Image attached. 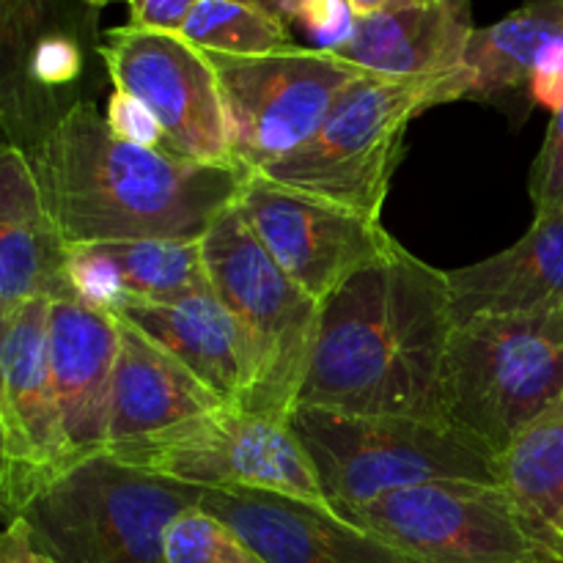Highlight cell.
Returning a JSON list of instances; mask_svg holds the SVG:
<instances>
[{
  "mask_svg": "<svg viewBox=\"0 0 563 563\" xmlns=\"http://www.w3.org/2000/svg\"><path fill=\"white\" fill-rule=\"evenodd\" d=\"M201 498L102 451L66 467L16 520L55 563H165V531Z\"/></svg>",
  "mask_w": 563,
  "mask_h": 563,
  "instance_id": "4",
  "label": "cell"
},
{
  "mask_svg": "<svg viewBox=\"0 0 563 563\" xmlns=\"http://www.w3.org/2000/svg\"><path fill=\"white\" fill-rule=\"evenodd\" d=\"M27 157L66 247L201 240L236 207L247 176L121 141L91 102L66 108Z\"/></svg>",
  "mask_w": 563,
  "mask_h": 563,
  "instance_id": "1",
  "label": "cell"
},
{
  "mask_svg": "<svg viewBox=\"0 0 563 563\" xmlns=\"http://www.w3.org/2000/svg\"><path fill=\"white\" fill-rule=\"evenodd\" d=\"M0 563H55L33 542V537L27 533L25 522L14 520L5 522L3 539H0Z\"/></svg>",
  "mask_w": 563,
  "mask_h": 563,
  "instance_id": "32",
  "label": "cell"
},
{
  "mask_svg": "<svg viewBox=\"0 0 563 563\" xmlns=\"http://www.w3.org/2000/svg\"><path fill=\"white\" fill-rule=\"evenodd\" d=\"M240 3H247V5H256V9L267 11V14L278 16V20L286 22V16H289V9L295 0H240Z\"/></svg>",
  "mask_w": 563,
  "mask_h": 563,
  "instance_id": "34",
  "label": "cell"
},
{
  "mask_svg": "<svg viewBox=\"0 0 563 563\" xmlns=\"http://www.w3.org/2000/svg\"><path fill=\"white\" fill-rule=\"evenodd\" d=\"M201 509L229 522L264 563H412L330 506L269 489H203Z\"/></svg>",
  "mask_w": 563,
  "mask_h": 563,
  "instance_id": "14",
  "label": "cell"
},
{
  "mask_svg": "<svg viewBox=\"0 0 563 563\" xmlns=\"http://www.w3.org/2000/svg\"><path fill=\"white\" fill-rule=\"evenodd\" d=\"M207 55L223 97L231 157L245 174H264L306 146L341 93L366 75L333 53L297 44L251 58Z\"/></svg>",
  "mask_w": 563,
  "mask_h": 563,
  "instance_id": "10",
  "label": "cell"
},
{
  "mask_svg": "<svg viewBox=\"0 0 563 563\" xmlns=\"http://www.w3.org/2000/svg\"><path fill=\"white\" fill-rule=\"evenodd\" d=\"M113 313L163 344L225 405L245 407L253 388L251 346L214 289L179 302L124 297Z\"/></svg>",
  "mask_w": 563,
  "mask_h": 563,
  "instance_id": "17",
  "label": "cell"
},
{
  "mask_svg": "<svg viewBox=\"0 0 563 563\" xmlns=\"http://www.w3.org/2000/svg\"><path fill=\"white\" fill-rule=\"evenodd\" d=\"M119 91L141 99L165 132L163 152L196 163L236 165L218 75L207 53L179 33L115 27L99 47Z\"/></svg>",
  "mask_w": 563,
  "mask_h": 563,
  "instance_id": "13",
  "label": "cell"
},
{
  "mask_svg": "<svg viewBox=\"0 0 563 563\" xmlns=\"http://www.w3.org/2000/svg\"><path fill=\"white\" fill-rule=\"evenodd\" d=\"M66 280L77 300L99 311L113 313L124 302L126 289L119 267L102 245L69 247L66 256Z\"/></svg>",
  "mask_w": 563,
  "mask_h": 563,
  "instance_id": "26",
  "label": "cell"
},
{
  "mask_svg": "<svg viewBox=\"0 0 563 563\" xmlns=\"http://www.w3.org/2000/svg\"><path fill=\"white\" fill-rule=\"evenodd\" d=\"M201 240H141L102 247L124 278L126 297L143 302H179L212 291Z\"/></svg>",
  "mask_w": 563,
  "mask_h": 563,
  "instance_id": "23",
  "label": "cell"
},
{
  "mask_svg": "<svg viewBox=\"0 0 563 563\" xmlns=\"http://www.w3.org/2000/svg\"><path fill=\"white\" fill-rule=\"evenodd\" d=\"M451 330L449 275L399 245L322 306L297 407L440 421Z\"/></svg>",
  "mask_w": 563,
  "mask_h": 563,
  "instance_id": "2",
  "label": "cell"
},
{
  "mask_svg": "<svg viewBox=\"0 0 563 563\" xmlns=\"http://www.w3.org/2000/svg\"><path fill=\"white\" fill-rule=\"evenodd\" d=\"M445 275L454 328L476 317L563 311V212L537 214L511 247Z\"/></svg>",
  "mask_w": 563,
  "mask_h": 563,
  "instance_id": "18",
  "label": "cell"
},
{
  "mask_svg": "<svg viewBox=\"0 0 563 563\" xmlns=\"http://www.w3.org/2000/svg\"><path fill=\"white\" fill-rule=\"evenodd\" d=\"M341 517L427 482H498L495 456L445 421L295 407L286 418Z\"/></svg>",
  "mask_w": 563,
  "mask_h": 563,
  "instance_id": "3",
  "label": "cell"
},
{
  "mask_svg": "<svg viewBox=\"0 0 563 563\" xmlns=\"http://www.w3.org/2000/svg\"><path fill=\"white\" fill-rule=\"evenodd\" d=\"M350 3L361 16H372V14H385V11L407 9V5L418 3V0H350Z\"/></svg>",
  "mask_w": 563,
  "mask_h": 563,
  "instance_id": "33",
  "label": "cell"
},
{
  "mask_svg": "<svg viewBox=\"0 0 563 563\" xmlns=\"http://www.w3.org/2000/svg\"><path fill=\"white\" fill-rule=\"evenodd\" d=\"M528 192H531L537 214L563 212V108L553 113V121H550L542 152L531 168Z\"/></svg>",
  "mask_w": 563,
  "mask_h": 563,
  "instance_id": "28",
  "label": "cell"
},
{
  "mask_svg": "<svg viewBox=\"0 0 563 563\" xmlns=\"http://www.w3.org/2000/svg\"><path fill=\"white\" fill-rule=\"evenodd\" d=\"M119 322L121 350L113 379L110 445L132 443L229 407L163 344L124 319Z\"/></svg>",
  "mask_w": 563,
  "mask_h": 563,
  "instance_id": "20",
  "label": "cell"
},
{
  "mask_svg": "<svg viewBox=\"0 0 563 563\" xmlns=\"http://www.w3.org/2000/svg\"><path fill=\"white\" fill-rule=\"evenodd\" d=\"M66 247L22 146L0 152V319L25 302L69 297Z\"/></svg>",
  "mask_w": 563,
  "mask_h": 563,
  "instance_id": "16",
  "label": "cell"
},
{
  "mask_svg": "<svg viewBox=\"0 0 563 563\" xmlns=\"http://www.w3.org/2000/svg\"><path fill=\"white\" fill-rule=\"evenodd\" d=\"M121 350L115 313L86 306L75 295L49 308V366L71 460L102 454L110 445L113 379Z\"/></svg>",
  "mask_w": 563,
  "mask_h": 563,
  "instance_id": "15",
  "label": "cell"
},
{
  "mask_svg": "<svg viewBox=\"0 0 563 563\" xmlns=\"http://www.w3.org/2000/svg\"><path fill=\"white\" fill-rule=\"evenodd\" d=\"M108 451L126 465L198 489H269L330 506L289 423L242 407H223Z\"/></svg>",
  "mask_w": 563,
  "mask_h": 563,
  "instance_id": "9",
  "label": "cell"
},
{
  "mask_svg": "<svg viewBox=\"0 0 563 563\" xmlns=\"http://www.w3.org/2000/svg\"><path fill=\"white\" fill-rule=\"evenodd\" d=\"M201 242L214 295L253 355V388L242 410L286 421L306 385L322 306L278 267L236 207Z\"/></svg>",
  "mask_w": 563,
  "mask_h": 563,
  "instance_id": "7",
  "label": "cell"
},
{
  "mask_svg": "<svg viewBox=\"0 0 563 563\" xmlns=\"http://www.w3.org/2000/svg\"><path fill=\"white\" fill-rule=\"evenodd\" d=\"M104 124L121 141L135 143V146L143 148H165V132L159 126V121L154 119L152 110L141 99H135L126 91H119V88L108 99Z\"/></svg>",
  "mask_w": 563,
  "mask_h": 563,
  "instance_id": "29",
  "label": "cell"
},
{
  "mask_svg": "<svg viewBox=\"0 0 563 563\" xmlns=\"http://www.w3.org/2000/svg\"><path fill=\"white\" fill-rule=\"evenodd\" d=\"M471 0H418L407 9L361 16L335 58L383 77H451L471 44Z\"/></svg>",
  "mask_w": 563,
  "mask_h": 563,
  "instance_id": "19",
  "label": "cell"
},
{
  "mask_svg": "<svg viewBox=\"0 0 563 563\" xmlns=\"http://www.w3.org/2000/svg\"><path fill=\"white\" fill-rule=\"evenodd\" d=\"M451 77H383L366 71L341 93L317 135L262 176L379 220L407 126L423 110L445 104Z\"/></svg>",
  "mask_w": 563,
  "mask_h": 563,
  "instance_id": "6",
  "label": "cell"
},
{
  "mask_svg": "<svg viewBox=\"0 0 563 563\" xmlns=\"http://www.w3.org/2000/svg\"><path fill=\"white\" fill-rule=\"evenodd\" d=\"M563 42V0H526L495 25L473 33L445 102L473 99L511 110L531 102V77L544 49Z\"/></svg>",
  "mask_w": 563,
  "mask_h": 563,
  "instance_id": "21",
  "label": "cell"
},
{
  "mask_svg": "<svg viewBox=\"0 0 563 563\" xmlns=\"http://www.w3.org/2000/svg\"><path fill=\"white\" fill-rule=\"evenodd\" d=\"M179 36L201 53L236 55V58L273 55L295 47L284 20L240 0H201Z\"/></svg>",
  "mask_w": 563,
  "mask_h": 563,
  "instance_id": "24",
  "label": "cell"
},
{
  "mask_svg": "<svg viewBox=\"0 0 563 563\" xmlns=\"http://www.w3.org/2000/svg\"><path fill=\"white\" fill-rule=\"evenodd\" d=\"M80 69V47L66 36H44L31 55V77L38 86H69L71 80H77Z\"/></svg>",
  "mask_w": 563,
  "mask_h": 563,
  "instance_id": "30",
  "label": "cell"
},
{
  "mask_svg": "<svg viewBox=\"0 0 563 563\" xmlns=\"http://www.w3.org/2000/svg\"><path fill=\"white\" fill-rule=\"evenodd\" d=\"M563 394V311L476 317L451 330L440 421L498 456Z\"/></svg>",
  "mask_w": 563,
  "mask_h": 563,
  "instance_id": "5",
  "label": "cell"
},
{
  "mask_svg": "<svg viewBox=\"0 0 563 563\" xmlns=\"http://www.w3.org/2000/svg\"><path fill=\"white\" fill-rule=\"evenodd\" d=\"M495 471L528 515L563 533V394L495 456Z\"/></svg>",
  "mask_w": 563,
  "mask_h": 563,
  "instance_id": "22",
  "label": "cell"
},
{
  "mask_svg": "<svg viewBox=\"0 0 563 563\" xmlns=\"http://www.w3.org/2000/svg\"><path fill=\"white\" fill-rule=\"evenodd\" d=\"M86 3H91V5H108V3H115V0H86Z\"/></svg>",
  "mask_w": 563,
  "mask_h": 563,
  "instance_id": "35",
  "label": "cell"
},
{
  "mask_svg": "<svg viewBox=\"0 0 563 563\" xmlns=\"http://www.w3.org/2000/svg\"><path fill=\"white\" fill-rule=\"evenodd\" d=\"M236 212L278 267L319 306L399 247L379 220L262 174L245 176Z\"/></svg>",
  "mask_w": 563,
  "mask_h": 563,
  "instance_id": "12",
  "label": "cell"
},
{
  "mask_svg": "<svg viewBox=\"0 0 563 563\" xmlns=\"http://www.w3.org/2000/svg\"><path fill=\"white\" fill-rule=\"evenodd\" d=\"M49 308L38 297L0 319V504L5 522L69 465L49 366Z\"/></svg>",
  "mask_w": 563,
  "mask_h": 563,
  "instance_id": "11",
  "label": "cell"
},
{
  "mask_svg": "<svg viewBox=\"0 0 563 563\" xmlns=\"http://www.w3.org/2000/svg\"><path fill=\"white\" fill-rule=\"evenodd\" d=\"M352 526L412 563H563V533L498 482H427L352 511Z\"/></svg>",
  "mask_w": 563,
  "mask_h": 563,
  "instance_id": "8",
  "label": "cell"
},
{
  "mask_svg": "<svg viewBox=\"0 0 563 563\" xmlns=\"http://www.w3.org/2000/svg\"><path fill=\"white\" fill-rule=\"evenodd\" d=\"M163 559L165 563H264L229 522L201 506L170 522Z\"/></svg>",
  "mask_w": 563,
  "mask_h": 563,
  "instance_id": "25",
  "label": "cell"
},
{
  "mask_svg": "<svg viewBox=\"0 0 563 563\" xmlns=\"http://www.w3.org/2000/svg\"><path fill=\"white\" fill-rule=\"evenodd\" d=\"M201 0H126L130 5V25L143 31L181 33L185 22Z\"/></svg>",
  "mask_w": 563,
  "mask_h": 563,
  "instance_id": "31",
  "label": "cell"
},
{
  "mask_svg": "<svg viewBox=\"0 0 563 563\" xmlns=\"http://www.w3.org/2000/svg\"><path fill=\"white\" fill-rule=\"evenodd\" d=\"M361 14L350 0H295L286 25H297L313 42V49L339 53L352 42Z\"/></svg>",
  "mask_w": 563,
  "mask_h": 563,
  "instance_id": "27",
  "label": "cell"
}]
</instances>
